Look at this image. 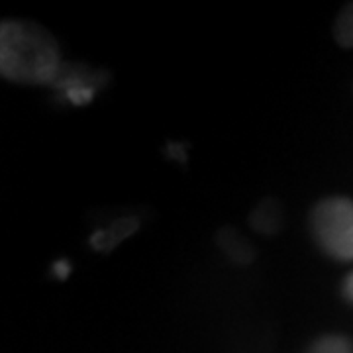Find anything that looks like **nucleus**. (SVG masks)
Wrapping results in <instances>:
<instances>
[{
    "label": "nucleus",
    "instance_id": "7ed1b4c3",
    "mask_svg": "<svg viewBox=\"0 0 353 353\" xmlns=\"http://www.w3.org/2000/svg\"><path fill=\"white\" fill-rule=\"evenodd\" d=\"M218 245L222 252L226 253L228 259L236 265L252 263L253 257H255V252L250 245V241L243 240L234 228H224L218 234Z\"/></svg>",
    "mask_w": 353,
    "mask_h": 353
},
{
    "label": "nucleus",
    "instance_id": "423d86ee",
    "mask_svg": "<svg viewBox=\"0 0 353 353\" xmlns=\"http://www.w3.org/2000/svg\"><path fill=\"white\" fill-rule=\"evenodd\" d=\"M334 38L341 48H353V2L345 4L336 18Z\"/></svg>",
    "mask_w": 353,
    "mask_h": 353
},
{
    "label": "nucleus",
    "instance_id": "0eeeda50",
    "mask_svg": "<svg viewBox=\"0 0 353 353\" xmlns=\"http://www.w3.org/2000/svg\"><path fill=\"white\" fill-rule=\"evenodd\" d=\"M306 353H353V345L343 336H324L316 340Z\"/></svg>",
    "mask_w": 353,
    "mask_h": 353
},
{
    "label": "nucleus",
    "instance_id": "f257e3e1",
    "mask_svg": "<svg viewBox=\"0 0 353 353\" xmlns=\"http://www.w3.org/2000/svg\"><path fill=\"white\" fill-rule=\"evenodd\" d=\"M61 51L46 28L28 20L0 26V75L20 85H50L59 73Z\"/></svg>",
    "mask_w": 353,
    "mask_h": 353
},
{
    "label": "nucleus",
    "instance_id": "6e6552de",
    "mask_svg": "<svg viewBox=\"0 0 353 353\" xmlns=\"http://www.w3.org/2000/svg\"><path fill=\"white\" fill-rule=\"evenodd\" d=\"M341 292H343L345 301L353 304V273H350L347 279L343 281V285H341Z\"/></svg>",
    "mask_w": 353,
    "mask_h": 353
},
{
    "label": "nucleus",
    "instance_id": "20e7f679",
    "mask_svg": "<svg viewBox=\"0 0 353 353\" xmlns=\"http://www.w3.org/2000/svg\"><path fill=\"white\" fill-rule=\"evenodd\" d=\"M250 224L253 230H257L263 236H273L281 230L283 224V210L275 199L263 201L250 216Z\"/></svg>",
    "mask_w": 353,
    "mask_h": 353
},
{
    "label": "nucleus",
    "instance_id": "f03ea898",
    "mask_svg": "<svg viewBox=\"0 0 353 353\" xmlns=\"http://www.w3.org/2000/svg\"><path fill=\"white\" fill-rule=\"evenodd\" d=\"M318 245L338 261H353V201L334 196L318 202L310 214Z\"/></svg>",
    "mask_w": 353,
    "mask_h": 353
},
{
    "label": "nucleus",
    "instance_id": "39448f33",
    "mask_svg": "<svg viewBox=\"0 0 353 353\" xmlns=\"http://www.w3.org/2000/svg\"><path fill=\"white\" fill-rule=\"evenodd\" d=\"M138 230V220H132V218H124V220H118L114 222L112 226L106 228L97 232L92 238H90V245L99 252H108L112 250L116 243L128 238L130 234H134Z\"/></svg>",
    "mask_w": 353,
    "mask_h": 353
}]
</instances>
